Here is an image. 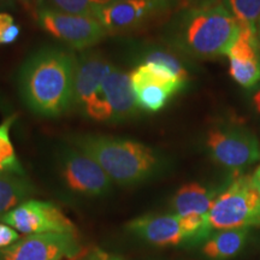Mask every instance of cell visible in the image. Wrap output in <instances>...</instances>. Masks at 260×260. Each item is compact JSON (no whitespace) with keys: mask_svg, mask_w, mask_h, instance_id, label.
Here are the masks:
<instances>
[{"mask_svg":"<svg viewBox=\"0 0 260 260\" xmlns=\"http://www.w3.org/2000/svg\"><path fill=\"white\" fill-rule=\"evenodd\" d=\"M35 193V187L24 175L0 171V218Z\"/></svg>","mask_w":260,"mask_h":260,"instance_id":"2e32d148","label":"cell"},{"mask_svg":"<svg viewBox=\"0 0 260 260\" xmlns=\"http://www.w3.org/2000/svg\"><path fill=\"white\" fill-rule=\"evenodd\" d=\"M206 147L211 158L222 167L241 171L260 158L256 136L242 125H217L206 135Z\"/></svg>","mask_w":260,"mask_h":260,"instance_id":"5b68a950","label":"cell"},{"mask_svg":"<svg viewBox=\"0 0 260 260\" xmlns=\"http://www.w3.org/2000/svg\"><path fill=\"white\" fill-rule=\"evenodd\" d=\"M69 144L93 158L112 182L130 187L151 178L160 167L159 154L149 146L124 138L83 134Z\"/></svg>","mask_w":260,"mask_h":260,"instance_id":"3957f363","label":"cell"},{"mask_svg":"<svg viewBox=\"0 0 260 260\" xmlns=\"http://www.w3.org/2000/svg\"><path fill=\"white\" fill-rule=\"evenodd\" d=\"M86 260H123V259L119 258V256L110 254V253L104 252L102 249L96 248L90 252V254L87 256Z\"/></svg>","mask_w":260,"mask_h":260,"instance_id":"484cf974","label":"cell"},{"mask_svg":"<svg viewBox=\"0 0 260 260\" xmlns=\"http://www.w3.org/2000/svg\"><path fill=\"white\" fill-rule=\"evenodd\" d=\"M84 260H86V259H84Z\"/></svg>","mask_w":260,"mask_h":260,"instance_id":"4dcf8cb0","label":"cell"},{"mask_svg":"<svg viewBox=\"0 0 260 260\" xmlns=\"http://www.w3.org/2000/svg\"><path fill=\"white\" fill-rule=\"evenodd\" d=\"M251 104L254 111L260 116V87L256 88L251 95Z\"/></svg>","mask_w":260,"mask_h":260,"instance_id":"4316f807","label":"cell"},{"mask_svg":"<svg viewBox=\"0 0 260 260\" xmlns=\"http://www.w3.org/2000/svg\"><path fill=\"white\" fill-rule=\"evenodd\" d=\"M59 170L67 187L74 193L104 197L111 190L112 181L103 168L74 146L60 151Z\"/></svg>","mask_w":260,"mask_h":260,"instance_id":"ba28073f","label":"cell"},{"mask_svg":"<svg viewBox=\"0 0 260 260\" xmlns=\"http://www.w3.org/2000/svg\"><path fill=\"white\" fill-rule=\"evenodd\" d=\"M3 104H4V103H3V102H2V100H0V106H2V105H3Z\"/></svg>","mask_w":260,"mask_h":260,"instance_id":"f546056e","label":"cell"},{"mask_svg":"<svg viewBox=\"0 0 260 260\" xmlns=\"http://www.w3.org/2000/svg\"><path fill=\"white\" fill-rule=\"evenodd\" d=\"M172 5H180L182 8H191V6L209 5L213 3H218L219 0H168Z\"/></svg>","mask_w":260,"mask_h":260,"instance_id":"d4e9b609","label":"cell"},{"mask_svg":"<svg viewBox=\"0 0 260 260\" xmlns=\"http://www.w3.org/2000/svg\"><path fill=\"white\" fill-rule=\"evenodd\" d=\"M144 63H153L161 65V67H165L167 69L170 70L178 79L188 81V71L186 70V68L183 67L181 60L176 56L171 54L170 52L162 50H154L148 52V53H146Z\"/></svg>","mask_w":260,"mask_h":260,"instance_id":"7402d4cb","label":"cell"},{"mask_svg":"<svg viewBox=\"0 0 260 260\" xmlns=\"http://www.w3.org/2000/svg\"><path fill=\"white\" fill-rule=\"evenodd\" d=\"M19 27L15 23L11 15L0 14V45H10L19 37Z\"/></svg>","mask_w":260,"mask_h":260,"instance_id":"603a6c76","label":"cell"},{"mask_svg":"<svg viewBox=\"0 0 260 260\" xmlns=\"http://www.w3.org/2000/svg\"><path fill=\"white\" fill-rule=\"evenodd\" d=\"M216 198V191L207 189L199 183H188L182 186L174 195L171 209L177 216L191 213L209 214Z\"/></svg>","mask_w":260,"mask_h":260,"instance_id":"9a60e30c","label":"cell"},{"mask_svg":"<svg viewBox=\"0 0 260 260\" xmlns=\"http://www.w3.org/2000/svg\"><path fill=\"white\" fill-rule=\"evenodd\" d=\"M38 21L45 31L70 48L84 51L106 37L107 31L96 18L41 9Z\"/></svg>","mask_w":260,"mask_h":260,"instance_id":"8992f818","label":"cell"},{"mask_svg":"<svg viewBox=\"0 0 260 260\" xmlns=\"http://www.w3.org/2000/svg\"><path fill=\"white\" fill-rule=\"evenodd\" d=\"M19 239H21V236H19L17 230L6 225L4 223H0V249L14 245Z\"/></svg>","mask_w":260,"mask_h":260,"instance_id":"cb8c5ba5","label":"cell"},{"mask_svg":"<svg viewBox=\"0 0 260 260\" xmlns=\"http://www.w3.org/2000/svg\"><path fill=\"white\" fill-rule=\"evenodd\" d=\"M237 34L239 22L220 2L182 9L169 27L174 46L198 59L226 56Z\"/></svg>","mask_w":260,"mask_h":260,"instance_id":"7a4b0ae2","label":"cell"},{"mask_svg":"<svg viewBox=\"0 0 260 260\" xmlns=\"http://www.w3.org/2000/svg\"><path fill=\"white\" fill-rule=\"evenodd\" d=\"M171 6L168 0H113L96 12L95 18L107 32L124 31L140 27Z\"/></svg>","mask_w":260,"mask_h":260,"instance_id":"8fae6325","label":"cell"},{"mask_svg":"<svg viewBox=\"0 0 260 260\" xmlns=\"http://www.w3.org/2000/svg\"><path fill=\"white\" fill-rule=\"evenodd\" d=\"M222 3L239 23L255 24L260 18V0H223Z\"/></svg>","mask_w":260,"mask_h":260,"instance_id":"44dd1931","label":"cell"},{"mask_svg":"<svg viewBox=\"0 0 260 260\" xmlns=\"http://www.w3.org/2000/svg\"><path fill=\"white\" fill-rule=\"evenodd\" d=\"M0 222L24 235L48 233L76 234L74 223L57 205L48 201L29 199L3 216Z\"/></svg>","mask_w":260,"mask_h":260,"instance_id":"52a82bcc","label":"cell"},{"mask_svg":"<svg viewBox=\"0 0 260 260\" xmlns=\"http://www.w3.org/2000/svg\"><path fill=\"white\" fill-rule=\"evenodd\" d=\"M252 183L256 189V191H258V193L260 194V165L258 168H256L254 174L252 175Z\"/></svg>","mask_w":260,"mask_h":260,"instance_id":"83f0119b","label":"cell"},{"mask_svg":"<svg viewBox=\"0 0 260 260\" xmlns=\"http://www.w3.org/2000/svg\"><path fill=\"white\" fill-rule=\"evenodd\" d=\"M76 234L48 233L27 235L0 249V260H69L80 254Z\"/></svg>","mask_w":260,"mask_h":260,"instance_id":"9c48e42d","label":"cell"},{"mask_svg":"<svg viewBox=\"0 0 260 260\" xmlns=\"http://www.w3.org/2000/svg\"><path fill=\"white\" fill-rule=\"evenodd\" d=\"M248 228L219 230L203 246V253L210 260H226L235 256L245 246Z\"/></svg>","mask_w":260,"mask_h":260,"instance_id":"e0dca14e","label":"cell"},{"mask_svg":"<svg viewBox=\"0 0 260 260\" xmlns=\"http://www.w3.org/2000/svg\"><path fill=\"white\" fill-rule=\"evenodd\" d=\"M178 218L186 241H201L210 237L212 229L209 222V214L191 213L187 216H178Z\"/></svg>","mask_w":260,"mask_h":260,"instance_id":"ffe728a7","label":"cell"},{"mask_svg":"<svg viewBox=\"0 0 260 260\" xmlns=\"http://www.w3.org/2000/svg\"><path fill=\"white\" fill-rule=\"evenodd\" d=\"M126 229L151 245L180 246L186 242L177 214H147L126 224Z\"/></svg>","mask_w":260,"mask_h":260,"instance_id":"7c38bea8","label":"cell"},{"mask_svg":"<svg viewBox=\"0 0 260 260\" xmlns=\"http://www.w3.org/2000/svg\"><path fill=\"white\" fill-rule=\"evenodd\" d=\"M113 0H38L39 10L47 9L65 14L90 16L95 18L96 12Z\"/></svg>","mask_w":260,"mask_h":260,"instance_id":"ac0fdd59","label":"cell"},{"mask_svg":"<svg viewBox=\"0 0 260 260\" xmlns=\"http://www.w3.org/2000/svg\"><path fill=\"white\" fill-rule=\"evenodd\" d=\"M79 57L69 48L45 46L30 54L18 71L19 94L32 112L58 117L74 106Z\"/></svg>","mask_w":260,"mask_h":260,"instance_id":"6da1fadb","label":"cell"},{"mask_svg":"<svg viewBox=\"0 0 260 260\" xmlns=\"http://www.w3.org/2000/svg\"><path fill=\"white\" fill-rule=\"evenodd\" d=\"M16 119V116L12 115L6 118L3 124H0V171L15 172V174L24 175L21 162L16 157L14 146L10 140V128Z\"/></svg>","mask_w":260,"mask_h":260,"instance_id":"d6986e66","label":"cell"},{"mask_svg":"<svg viewBox=\"0 0 260 260\" xmlns=\"http://www.w3.org/2000/svg\"><path fill=\"white\" fill-rule=\"evenodd\" d=\"M229 73L236 83L246 89L260 82V42L255 24L239 23V34L228 52Z\"/></svg>","mask_w":260,"mask_h":260,"instance_id":"30bf717a","label":"cell"},{"mask_svg":"<svg viewBox=\"0 0 260 260\" xmlns=\"http://www.w3.org/2000/svg\"><path fill=\"white\" fill-rule=\"evenodd\" d=\"M102 93L111 107L112 123L132 118L139 111L130 75L112 67L102 83Z\"/></svg>","mask_w":260,"mask_h":260,"instance_id":"5bb4252c","label":"cell"},{"mask_svg":"<svg viewBox=\"0 0 260 260\" xmlns=\"http://www.w3.org/2000/svg\"><path fill=\"white\" fill-rule=\"evenodd\" d=\"M212 230L239 229L260 224V194L252 176H240L216 198L209 212Z\"/></svg>","mask_w":260,"mask_h":260,"instance_id":"277c9868","label":"cell"},{"mask_svg":"<svg viewBox=\"0 0 260 260\" xmlns=\"http://www.w3.org/2000/svg\"><path fill=\"white\" fill-rule=\"evenodd\" d=\"M112 65L98 53H87L77 59L74 86V106L82 107L102 89V83Z\"/></svg>","mask_w":260,"mask_h":260,"instance_id":"4fadbf2b","label":"cell"},{"mask_svg":"<svg viewBox=\"0 0 260 260\" xmlns=\"http://www.w3.org/2000/svg\"><path fill=\"white\" fill-rule=\"evenodd\" d=\"M255 28H256V35H258V39H259V42H260V18L258 19V21H256Z\"/></svg>","mask_w":260,"mask_h":260,"instance_id":"f1b7e54d","label":"cell"}]
</instances>
